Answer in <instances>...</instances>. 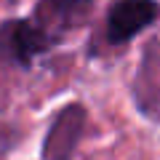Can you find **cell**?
I'll return each mask as SVG.
<instances>
[{
  "label": "cell",
  "mask_w": 160,
  "mask_h": 160,
  "mask_svg": "<svg viewBox=\"0 0 160 160\" xmlns=\"http://www.w3.org/2000/svg\"><path fill=\"white\" fill-rule=\"evenodd\" d=\"M48 6L56 11L59 19L75 22V19H80L83 13L88 11V0H48Z\"/></svg>",
  "instance_id": "cell-4"
},
{
  "label": "cell",
  "mask_w": 160,
  "mask_h": 160,
  "mask_svg": "<svg viewBox=\"0 0 160 160\" xmlns=\"http://www.w3.org/2000/svg\"><path fill=\"white\" fill-rule=\"evenodd\" d=\"M53 46L51 32L35 22H8L0 27V62H16L19 67H29L38 53Z\"/></svg>",
  "instance_id": "cell-1"
},
{
  "label": "cell",
  "mask_w": 160,
  "mask_h": 160,
  "mask_svg": "<svg viewBox=\"0 0 160 160\" xmlns=\"http://www.w3.org/2000/svg\"><path fill=\"white\" fill-rule=\"evenodd\" d=\"M160 6L155 0H118L107 16V40L112 46L128 43L136 32L158 19Z\"/></svg>",
  "instance_id": "cell-2"
},
{
  "label": "cell",
  "mask_w": 160,
  "mask_h": 160,
  "mask_svg": "<svg viewBox=\"0 0 160 160\" xmlns=\"http://www.w3.org/2000/svg\"><path fill=\"white\" fill-rule=\"evenodd\" d=\"M83 128H86L83 104H67L53 118L51 128H48L46 144H43V158L46 160H69L80 136H83Z\"/></svg>",
  "instance_id": "cell-3"
}]
</instances>
